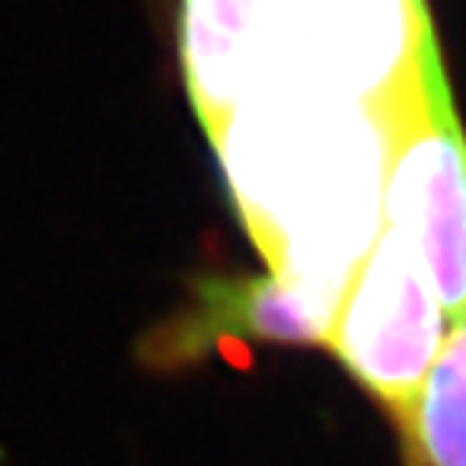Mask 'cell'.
Wrapping results in <instances>:
<instances>
[{"label":"cell","mask_w":466,"mask_h":466,"mask_svg":"<svg viewBox=\"0 0 466 466\" xmlns=\"http://www.w3.org/2000/svg\"><path fill=\"white\" fill-rule=\"evenodd\" d=\"M447 320L418 249L382 224L343 295L328 347L389 408L408 451L415 447L421 389L447 343Z\"/></svg>","instance_id":"cell-2"},{"label":"cell","mask_w":466,"mask_h":466,"mask_svg":"<svg viewBox=\"0 0 466 466\" xmlns=\"http://www.w3.org/2000/svg\"><path fill=\"white\" fill-rule=\"evenodd\" d=\"M320 0H182V66L204 133L308 68Z\"/></svg>","instance_id":"cell-3"},{"label":"cell","mask_w":466,"mask_h":466,"mask_svg":"<svg viewBox=\"0 0 466 466\" xmlns=\"http://www.w3.org/2000/svg\"><path fill=\"white\" fill-rule=\"evenodd\" d=\"M411 453L424 466H466V314L421 389Z\"/></svg>","instance_id":"cell-5"},{"label":"cell","mask_w":466,"mask_h":466,"mask_svg":"<svg viewBox=\"0 0 466 466\" xmlns=\"http://www.w3.org/2000/svg\"><path fill=\"white\" fill-rule=\"evenodd\" d=\"M376 114L386 127L382 224L418 249L437 301L457 324L466 314V137L441 49Z\"/></svg>","instance_id":"cell-1"},{"label":"cell","mask_w":466,"mask_h":466,"mask_svg":"<svg viewBox=\"0 0 466 466\" xmlns=\"http://www.w3.org/2000/svg\"><path fill=\"white\" fill-rule=\"evenodd\" d=\"M434 49L424 0H320L305 75L376 110L421 72Z\"/></svg>","instance_id":"cell-4"}]
</instances>
